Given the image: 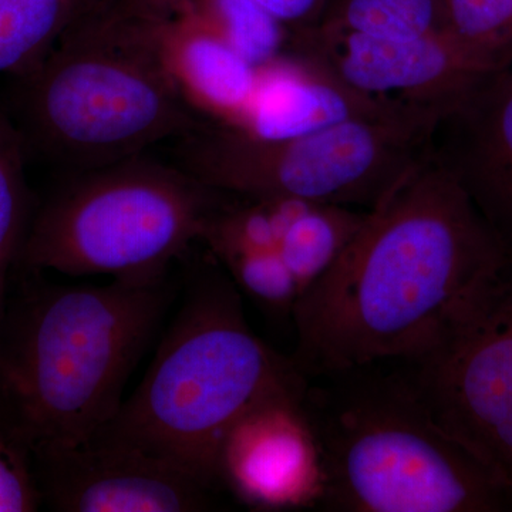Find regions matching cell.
Wrapping results in <instances>:
<instances>
[{"label":"cell","instance_id":"obj_16","mask_svg":"<svg viewBox=\"0 0 512 512\" xmlns=\"http://www.w3.org/2000/svg\"><path fill=\"white\" fill-rule=\"evenodd\" d=\"M366 212L309 202L292 221L278 252L301 286L302 295L335 264Z\"/></svg>","mask_w":512,"mask_h":512},{"label":"cell","instance_id":"obj_22","mask_svg":"<svg viewBox=\"0 0 512 512\" xmlns=\"http://www.w3.org/2000/svg\"><path fill=\"white\" fill-rule=\"evenodd\" d=\"M25 454L0 436V512H29L39 507V490Z\"/></svg>","mask_w":512,"mask_h":512},{"label":"cell","instance_id":"obj_3","mask_svg":"<svg viewBox=\"0 0 512 512\" xmlns=\"http://www.w3.org/2000/svg\"><path fill=\"white\" fill-rule=\"evenodd\" d=\"M181 284L146 375L100 429L217 488L231 427L266 400L303 396L308 377L252 332L241 291L208 248Z\"/></svg>","mask_w":512,"mask_h":512},{"label":"cell","instance_id":"obj_9","mask_svg":"<svg viewBox=\"0 0 512 512\" xmlns=\"http://www.w3.org/2000/svg\"><path fill=\"white\" fill-rule=\"evenodd\" d=\"M288 55L309 60L356 96L430 134L491 69L447 29L393 40L312 26L293 30Z\"/></svg>","mask_w":512,"mask_h":512},{"label":"cell","instance_id":"obj_23","mask_svg":"<svg viewBox=\"0 0 512 512\" xmlns=\"http://www.w3.org/2000/svg\"><path fill=\"white\" fill-rule=\"evenodd\" d=\"M269 15L292 30L312 28L330 0H254Z\"/></svg>","mask_w":512,"mask_h":512},{"label":"cell","instance_id":"obj_8","mask_svg":"<svg viewBox=\"0 0 512 512\" xmlns=\"http://www.w3.org/2000/svg\"><path fill=\"white\" fill-rule=\"evenodd\" d=\"M396 363L441 429L512 487V274L429 352Z\"/></svg>","mask_w":512,"mask_h":512},{"label":"cell","instance_id":"obj_1","mask_svg":"<svg viewBox=\"0 0 512 512\" xmlns=\"http://www.w3.org/2000/svg\"><path fill=\"white\" fill-rule=\"evenodd\" d=\"M511 274V249L426 150L296 303L292 360L308 379L410 362Z\"/></svg>","mask_w":512,"mask_h":512},{"label":"cell","instance_id":"obj_15","mask_svg":"<svg viewBox=\"0 0 512 512\" xmlns=\"http://www.w3.org/2000/svg\"><path fill=\"white\" fill-rule=\"evenodd\" d=\"M97 0H0V73L26 74Z\"/></svg>","mask_w":512,"mask_h":512},{"label":"cell","instance_id":"obj_17","mask_svg":"<svg viewBox=\"0 0 512 512\" xmlns=\"http://www.w3.org/2000/svg\"><path fill=\"white\" fill-rule=\"evenodd\" d=\"M315 26L410 40L446 29L443 0H330Z\"/></svg>","mask_w":512,"mask_h":512},{"label":"cell","instance_id":"obj_10","mask_svg":"<svg viewBox=\"0 0 512 512\" xmlns=\"http://www.w3.org/2000/svg\"><path fill=\"white\" fill-rule=\"evenodd\" d=\"M40 500L64 512H197L217 488L103 429L72 446L30 453Z\"/></svg>","mask_w":512,"mask_h":512},{"label":"cell","instance_id":"obj_14","mask_svg":"<svg viewBox=\"0 0 512 512\" xmlns=\"http://www.w3.org/2000/svg\"><path fill=\"white\" fill-rule=\"evenodd\" d=\"M163 50L192 109L215 123H241L255 94L259 67L239 55L204 13L194 6L167 20Z\"/></svg>","mask_w":512,"mask_h":512},{"label":"cell","instance_id":"obj_7","mask_svg":"<svg viewBox=\"0 0 512 512\" xmlns=\"http://www.w3.org/2000/svg\"><path fill=\"white\" fill-rule=\"evenodd\" d=\"M429 134L377 119L264 138L205 120L174 141L171 163L225 194L369 211L427 150Z\"/></svg>","mask_w":512,"mask_h":512},{"label":"cell","instance_id":"obj_2","mask_svg":"<svg viewBox=\"0 0 512 512\" xmlns=\"http://www.w3.org/2000/svg\"><path fill=\"white\" fill-rule=\"evenodd\" d=\"M177 295L171 274L26 289L0 345L6 439L30 454L106 426Z\"/></svg>","mask_w":512,"mask_h":512},{"label":"cell","instance_id":"obj_5","mask_svg":"<svg viewBox=\"0 0 512 512\" xmlns=\"http://www.w3.org/2000/svg\"><path fill=\"white\" fill-rule=\"evenodd\" d=\"M165 18L128 0H97L26 74L30 143L69 170L144 156L204 123L165 62Z\"/></svg>","mask_w":512,"mask_h":512},{"label":"cell","instance_id":"obj_20","mask_svg":"<svg viewBox=\"0 0 512 512\" xmlns=\"http://www.w3.org/2000/svg\"><path fill=\"white\" fill-rule=\"evenodd\" d=\"M25 138L0 114V279L25 241Z\"/></svg>","mask_w":512,"mask_h":512},{"label":"cell","instance_id":"obj_6","mask_svg":"<svg viewBox=\"0 0 512 512\" xmlns=\"http://www.w3.org/2000/svg\"><path fill=\"white\" fill-rule=\"evenodd\" d=\"M228 194L147 154L72 173L20 248L30 271L150 282L171 274Z\"/></svg>","mask_w":512,"mask_h":512},{"label":"cell","instance_id":"obj_4","mask_svg":"<svg viewBox=\"0 0 512 512\" xmlns=\"http://www.w3.org/2000/svg\"><path fill=\"white\" fill-rule=\"evenodd\" d=\"M322 461L320 510L512 511V487L441 429L402 366L308 379L302 397Z\"/></svg>","mask_w":512,"mask_h":512},{"label":"cell","instance_id":"obj_21","mask_svg":"<svg viewBox=\"0 0 512 512\" xmlns=\"http://www.w3.org/2000/svg\"><path fill=\"white\" fill-rule=\"evenodd\" d=\"M231 276L239 291L275 312L289 313L302 289L276 251H241L215 258Z\"/></svg>","mask_w":512,"mask_h":512},{"label":"cell","instance_id":"obj_12","mask_svg":"<svg viewBox=\"0 0 512 512\" xmlns=\"http://www.w3.org/2000/svg\"><path fill=\"white\" fill-rule=\"evenodd\" d=\"M427 153L456 178L512 251V55L437 121Z\"/></svg>","mask_w":512,"mask_h":512},{"label":"cell","instance_id":"obj_18","mask_svg":"<svg viewBox=\"0 0 512 512\" xmlns=\"http://www.w3.org/2000/svg\"><path fill=\"white\" fill-rule=\"evenodd\" d=\"M195 8L220 30L252 66L274 63L288 53L292 35L254 0H201Z\"/></svg>","mask_w":512,"mask_h":512},{"label":"cell","instance_id":"obj_19","mask_svg":"<svg viewBox=\"0 0 512 512\" xmlns=\"http://www.w3.org/2000/svg\"><path fill=\"white\" fill-rule=\"evenodd\" d=\"M446 29L480 62L512 55V0H443Z\"/></svg>","mask_w":512,"mask_h":512},{"label":"cell","instance_id":"obj_11","mask_svg":"<svg viewBox=\"0 0 512 512\" xmlns=\"http://www.w3.org/2000/svg\"><path fill=\"white\" fill-rule=\"evenodd\" d=\"M303 396L258 404L231 427L217 458V483L258 511L319 507L325 478L302 412Z\"/></svg>","mask_w":512,"mask_h":512},{"label":"cell","instance_id":"obj_24","mask_svg":"<svg viewBox=\"0 0 512 512\" xmlns=\"http://www.w3.org/2000/svg\"><path fill=\"white\" fill-rule=\"evenodd\" d=\"M130 2L153 15L171 19L194 8L201 0H130Z\"/></svg>","mask_w":512,"mask_h":512},{"label":"cell","instance_id":"obj_13","mask_svg":"<svg viewBox=\"0 0 512 512\" xmlns=\"http://www.w3.org/2000/svg\"><path fill=\"white\" fill-rule=\"evenodd\" d=\"M355 119L412 126L356 96L309 60L286 55L259 67L254 97L234 127L258 137L291 138Z\"/></svg>","mask_w":512,"mask_h":512}]
</instances>
